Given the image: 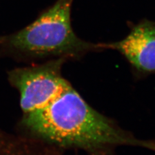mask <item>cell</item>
Wrapping results in <instances>:
<instances>
[{"mask_svg": "<svg viewBox=\"0 0 155 155\" xmlns=\"http://www.w3.org/2000/svg\"><path fill=\"white\" fill-rule=\"evenodd\" d=\"M25 124L52 143L98 154L120 145L155 151V142L135 138L87 104L68 84L44 107L25 114Z\"/></svg>", "mask_w": 155, "mask_h": 155, "instance_id": "obj_1", "label": "cell"}, {"mask_svg": "<svg viewBox=\"0 0 155 155\" xmlns=\"http://www.w3.org/2000/svg\"><path fill=\"white\" fill-rule=\"evenodd\" d=\"M73 0H58L31 25L0 39V43L35 56L74 58L89 52L105 50L103 43H93L78 36L71 25Z\"/></svg>", "mask_w": 155, "mask_h": 155, "instance_id": "obj_2", "label": "cell"}, {"mask_svg": "<svg viewBox=\"0 0 155 155\" xmlns=\"http://www.w3.org/2000/svg\"><path fill=\"white\" fill-rule=\"evenodd\" d=\"M65 60L58 58L44 64L10 72V81L20 93V105L25 114L44 107L64 89L68 84L61 74Z\"/></svg>", "mask_w": 155, "mask_h": 155, "instance_id": "obj_3", "label": "cell"}, {"mask_svg": "<svg viewBox=\"0 0 155 155\" xmlns=\"http://www.w3.org/2000/svg\"><path fill=\"white\" fill-rule=\"evenodd\" d=\"M106 49L122 54L135 70L155 74V22L144 19L133 27L123 40L103 43Z\"/></svg>", "mask_w": 155, "mask_h": 155, "instance_id": "obj_4", "label": "cell"}]
</instances>
